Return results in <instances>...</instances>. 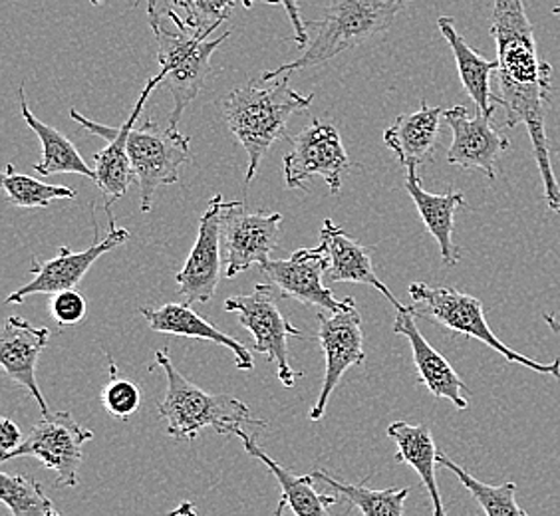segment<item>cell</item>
Masks as SVG:
<instances>
[{
	"instance_id": "cell-39",
	"label": "cell",
	"mask_w": 560,
	"mask_h": 516,
	"mask_svg": "<svg viewBox=\"0 0 560 516\" xmlns=\"http://www.w3.org/2000/svg\"><path fill=\"white\" fill-rule=\"evenodd\" d=\"M260 2H267V4H272V7L280 4V0H260ZM241 4H243L245 9H250V7H253V0H241Z\"/></svg>"
},
{
	"instance_id": "cell-11",
	"label": "cell",
	"mask_w": 560,
	"mask_h": 516,
	"mask_svg": "<svg viewBox=\"0 0 560 516\" xmlns=\"http://www.w3.org/2000/svg\"><path fill=\"white\" fill-rule=\"evenodd\" d=\"M345 301V308L338 313H330V316L318 313V342L323 345L326 357V372L323 389L311 409V421L323 420L330 396L335 394L336 386L340 384L346 372L366 362L362 316L358 313L352 296Z\"/></svg>"
},
{
	"instance_id": "cell-22",
	"label": "cell",
	"mask_w": 560,
	"mask_h": 516,
	"mask_svg": "<svg viewBox=\"0 0 560 516\" xmlns=\"http://www.w3.org/2000/svg\"><path fill=\"white\" fill-rule=\"evenodd\" d=\"M406 172V191L410 194L428 233L440 245L443 265L455 267L462 260V248L453 243V226L457 209L467 204L465 195L455 189L442 195L430 194L421 185L418 167L411 165Z\"/></svg>"
},
{
	"instance_id": "cell-27",
	"label": "cell",
	"mask_w": 560,
	"mask_h": 516,
	"mask_svg": "<svg viewBox=\"0 0 560 516\" xmlns=\"http://www.w3.org/2000/svg\"><path fill=\"white\" fill-rule=\"evenodd\" d=\"M19 106L26 126L33 129L38 136V140L43 143V162L34 165V172L43 177L56 175V173H78L90 177L92 181H96V173L90 169V165L84 162V157L80 155V151L75 150L74 143L66 138L65 133H60L52 126H46L40 119L34 116L28 104H26V94H24V84L19 86Z\"/></svg>"
},
{
	"instance_id": "cell-9",
	"label": "cell",
	"mask_w": 560,
	"mask_h": 516,
	"mask_svg": "<svg viewBox=\"0 0 560 516\" xmlns=\"http://www.w3.org/2000/svg\"><path fill=\"white\" fill-rule=\"evenodd\" d=\"M223 308L225 313L237 314L238 322L253 333L255 352L277 364L282 386L292 387L296 377L304 376V372L292 370L287 345L289 338H304V333L294 328L289 318L280 313L275 286L257 284L250 294L226 298Z\"/></svg>"
},
{
	"instance_id": "cell-20",
	"label": "cell",
	"mask_w": 560,
	"mask_h": 516,
	"mask_svg": "<svg viewBox=\"0 0 560 516\" xmlns=\"http://www.w3.org/2000/svg\"><path fill=\"white\" fill-rule=\"evenodd\" d=\"M320 248L330 260V269L326 272L328 284L354 282V284L372 286L388 298L389 304L396 308V313L408 308L389 292L382 280L377 279L376 270L372 265V248L364 247L350 235H346L345 228L336 226L330 219L324 221L323 231H320Z\"/></svg>"
},
{
	"instance_id": "cell-3",
	"label": "cell",
	"mask_w": 560,
	"mask_h": 516,
	"mask_svg": "<svg viewBox=\"0 0 560 516\" xmlns=\"http://www.w3.org/2000/svg\"><path fill=\"white\" fill-rule=\"evenodd\" d=\"M153 366H160L167 379L165 398L158 406L160 418L167 425V435L175 442H195L203 430L237 437L238 431L253 430L257 435L269 427V421L257 420L247 403L226 394H207L191 384L173 366L167 348L155 352Z\"/></svg>"
},
{
	"instance_id": "cell-26",
	"label": "cell",
	"mask_w": 560,
	"mask_h": 516,
	"mask_svg": "<svg viewBox=\"0 0 560 516\" xmlns=\"http://www.w3.org/2000/svg\"><path fill=\"white\" fill-rule=\"evenodd\" d=\"M238 439L243 442L245 452L255 457L257 461L262 462L270 473L277 477L280 489H282V496L287 499L289 508L296 516H330L328 508L336 505L340 501V495H323L314 489V481L316 477L311 474H294L291 469H284L282 465L275 461L267 453L260 449L255 435L248 431H238Z\"/></svg>"
},
{
	"instance_id": "cell-40",
	"label": "cell",
	"mask_w": 560,
	"mask_h": 516,
	"mask_svg": "<svg viewBox=\"0 0 560 516\" xmlns=\"http://www.w3.org/2000/svg\"><path fill=\"white\" fill-rule=\"evenodd\" d=\"M552 14H555V16H559L560 19V4L559 7H555V9H552Z\"/></svg>"
},
{
	"instance_id": "cell-31",
	"label": "cell",
	"mask_w": 560,
	"mask_h": 516,
	"mask_svg": "<svg viewBox=\"0 0 560 516\" xmlns=\"http://www.w3.org/2000/svg\"><path fill=\"white\" fill-rule=\"evenodd\" d=\"M0 501L12 516H50L55 511L43 484L26 474L0 473Z\"/></svg>"
},
{
	"instance_id": "cell-34",
	"label": "cell",
	"mask_w": 560,
	"mask_h": 516,
	"mask_svg": "<svg viewBox=\"0 0 560 516\" xmlns=\"http://www.w3.org/2000/svg\"><path fill=\"white\" fill-rule=\"evenodd\" d=\"M50 313L58 326H74L86 318V298L80 292H75V289L58 292L50 302Z\"/></svg>"
},
{
	"instance_id": "cell-30",
	"label": "cell",
	"mask_w": 560,
	"mask_h": 516,
	"mask_svg": "<svg viewBox=\"0 0 560 516\" xmlns=\"http://www.w3.org/2000/svg\"><path fill=\"white\" fill-rule=\"evenodd\" d=\"M2 189L14 207L21 209H34V207H48L58 199H74L75 191L72 187L62 185H48L19 173L12 165H7V172L2 175Z\"/></svg>"
},
{
	"instance_id": "cell-7",
	"label": "cell",
	"mask_w": 560,
	"mask_h": 516,
	"mask_svg": "<svg viewBox=\"0 0 560 516\" xmlns=\"http://www.w3.org/2000/svg\"><path fill=\"white\" fill-rule=\"evenodd\" d=\"M191 140L177 128H162L148 119L128 138V155L140 185L141 211L150 213L160 187L179 181V169L191 163Z\"/></svg>"
},
{
	"instance_id": "cell-36",
	"label": "cell",
	"mask_w": 560,
	"mask_h": 516,
	"mask_svg": "<svg viewBox=\"0 0 560 516\" xmlns=\"http://www.w3.org/2000/svg\"><path fill=\"white\" fill-rule=\"evenodd\" d=\"M24 442L22 439L21 427L14 423V421L9 420V418H2L0 420V449L2 453H11Z\"/></svg>"
},
{
	"instance_id": "cell-17",
	"label": "cell",
	"mask_w": 560,
	"mask_h": 516,
	"mask_svg": "<svg viewBox=\"0 0 560 516\" xmlns=\"http://www.w3.org/2000/svg\"><path fill=\"white\" fill-rule=\"evenodd\" d=\"M223 195H215L206 213L199 219L197 241L185 260L182 270L175 274L179 294L185 301L209 302L215 296L219 280H221V211H223Z\"/></svg>"
},
{
	"instance_id": "cell-6",
	"label": "cell",
	"mask_w": 560,
	"mask_h": 516,
	"mask_svg": "<svg viewBox=\"0 0 560 516\" xmlns=\"http://www.w3.org/2000/svg\"><path fill=\"white\" fill-rule=\"evenodd\" d=\"M408 292L413 302L411 306L416 308L418 316H425L428 320L440 324L450 332L464 333L467 338L479 340L481 344L495 350L497 354L503 355L511 364H518L537 374L560 379V357L552 360L550 364H542L503 344L497 338V333L489 328L483 313V302L479 298L459 292L453 286H431L428 282H411Z\"/></svg>"
},
{
	"instance_id": "cell-2",
	"label": "cell",
	"mask_w": 560,
	"mask_h": 516,
	"mask_svg": "<svg viewBox=\"0 0 560 516\" xmlns=\"http://www.w3.org/2000/svg\"><path fill=\"white\" fill-rule=\"evenodd\" d=\"M148 22L158 40V60L163 74V86L172 92L173 112L170 128H177L185 109L206 87L211 56L225 44L231 31L215 40H207L175 12L172 0H145Z\"/></svg>"
},
{
	"instance_id": "cell-42",
	"label": "cell",
	"mask_w": 560,
	"mask_h": 516,
	"mask_svg": "<svg viewBox=\"0 0 560 516\" xmlns=\"http://www.w3.org/2000/svg\"><path fill=\"white\" fill-rule=\"evenodd\" d=\"M50 516H62V515H58V513H56V511H52V513H50Z\"/></svg>"
},
{
	"instance_id": "cell-12",
	"label": "cell",
	"mask_w": 560,
	"mask_h": 516,
	"mask_svg": "<svg viewBox=\"0 0 560 516\" xmlns=\"http://www.w3.org/2000/svg\"><path fill=\"white\" fill-rule=\"evenodd\" d=\"M160 84H163L162 72L150 78V82L145 84L138 102H136V106L131 109L130 118L126 119L119 128H108L104 124L84 118L78 109H70V118L74 119L75 124H80L82 128L90 131V133H94L97 138L108 141V145L104 150L94 153V165H96V169H94L96 181L94 184L100 187V191L104 195L106 209L128 194L131 181L136 179L130 155H128V138H130V131L140 118L141 112L145 108L151 92Z\"/></svg>"
},
{
	"instance_id": "cell-23",
	"label": "cell",
	"mask_w": 560,
	"mask_h": 516,
	"mask_svg": "<svg viewBox=\"0 0 560 516\" xmlns=\"http://www.w3.org/2000/svg\"><path fill=\"white\" fill-rule=\"evenodd\" d=\"M140 314L148 320L153 332L197 338V340L223 345L235 354V366L238 370L248 372L255 367L253 354L248 352L247 345L241 344L229 333L221 332L213 324L207 322L206 318H201L199 314L195 313L191 304L167 302V304L155 306V308H140Z\"/></svg>"
},
{
	"instance_id": "cell-5",
	"label": "cell",
	"mask_w": 560,
	"mask_h": 516,
	"mask_svg": "<svg viewBox=\"0 0 560 516\" xmlns=\"http://www.w3.org/2000/svg\"><path fill=\"white\" fill-rule=\"evenodd\" d=\"M411 0H330L318 21L306 22L313 40L299 60L279 66L262 74L265 82H275L304 68L324 64L346 50H352L370 38L389 31L399 12Z\"/></svg>"
},
{
	"instance_id": "cell-25",
	"label": "cell",
	"mask_w": 560,
	"mask_h": 516,
	"mask_svg": "<svg viewBox=\"0 0 560 516\" xmlns=\"http://www.w3.org/2000/svg\"><path fill=\"white\" fill-rule=\"evenodd\" d=\"M388 437L394 439L398 447L396 461L410 465L411 469L420 474L421 483L425 486L433 505V516H447L438 479H435V465L440 462H438V449L431 437L430 427L411 425L408 421H394L388 427Z\"/></svg>"
},
{
	"instance_id": "cell-16",
	"label": "cell",
	"mask_w": 560,
	"mask_h": 516,
	"mask_svg": "<svg viewBox=\"0 0 560 516\" xmlns=\"http://www.w3.org/2000/svg\"><path fill=\"white\" fill-rule=\"evenodd\" d=\"M489 114L477 109L475 116H469L465 106H455L443 112V119L453 133L452 145L447 151V163L462 169H479L487 179L495 181V163L511 145L505 136H501Z\"/></svg>"
},
{
	"instance_id": "cell-1",
	"label": "cell",
	"mask_w": 560,
	"mask_h": 516,
	"mask_svg": "<svg viewBox=\"0 0 560 516\" xmlns=\"http://www.w3.org/2000/svg\"><path fill=\"white\" fill-rule=\"evenodd\" d=\"M497 46L499 106L505 108L509 129L525 126L539 167L545 199L560 215V185L550 163L547 108L552 94V66L539 55L535 28L528 21L525 0H495L491 28Z\"/></svg>"
},
{
	"instance_id": "cell-38",
	"label": "cell",
	"mask_w": 560,
	"mask_h": 516,
	"mask_svg": "<svg viewBox=\"0 0 560 516\" xmlns=\"http://www.w3.org/2000/svg\"><path fill=\"white\" fill-rule=\"evenodd\" d=\"M287 505H289V503H287V499L282 496L279 501V505L275 508V516H284V508H287Z\"/></svg>"
},
{
	"instance_id": "cell-37",
	"label": "cell",
	"mask_w": 560,
	"mask_h": 516,
	"mask_svg": "<svg viewBox=\"0 0 560 516\" xmlns=\"http://www.w3.org/2000/svg\"><path fill=\"white\" fill-rule=\"evenodd\" d=\"M195 508H197V506H195L194 503L185 501V503H182L177 508H173L172 513L167 516H197Z\"/></svg>"
},
{
	"instance_id": "cell-21",
	"label": "cell",
	"mask_w": 560,
	"mask_h": 516,
	"mask_svg": "<svg viewBox=\"0 0 560 516\" xmlns=\"http://www.w3.org/2000/svg\"><path fill=\"white\" fill-rule=\"evenodd\" d=\"M443 108H430L421 102V108L410 114H399L384 131V143L396 153L398 162L408 167H420L433 162L435 148L442 133Z\"/></svg>"
},
{
	"instance_id": "cell-18",
	"label": "cell",
	"mask_w": 560,
	"mask_h": 516,
	"mask_svg": "<svg viewBox=\"0 0 560 516\" xmlns=\"http://www.w3.org/2000/svg\"><path fill=\"white\" fill-rule=\"evenodd\" d=\"M416 316L418 313L413 306L399 310L396 314L394 332L408 338L421 384L428 387L433 398L447 399L462 411L469 409V399L465 398L469 389L465 386L464 379L453 370L452 364L423 338L416 322Z\"/></svg>"
},
{
	"instance_id": "cell-4",
	"label": "cell",
	"mask_w": 560,
	"mask_h": 516,
	"mask_svg": "<svg viewBox=\"0 0 560 516\" xmlns=\"http://www.w3.org/2000/svg\"><path fill=\"white\" fill-rule=\"evenodd\" d=\"M289 80L291 75H282L270 87L247 82L245 86L235 87L223 102L226 128L247 151L245 189L255 179L270 145L287 136L289 119L313 106L314 94H299Z\"/></svg>"
},
{
	"instance_id": "cell-13",
	"label": "cell",
	"mask_w": 560,
	"mask_h": 516,
	"mask_svg": "<svg viewBox=\"0 0 560 516\" xmlns=\"http://www.w3.org/2000/svg\"><path fill=\"white\" fill-rule=\"evenodd\" d=\"M280 213L248 211L245 203L231 201L221 211V233L226 253V279H235L250 267L269 262L279 247Z\"/></svg>"
},
{
	"instance_id": "cell-24",
	"label": "cell",
	"mask_w": 560,
	"mask_h": 516,
	"mask_svg": "<svg viewBox=\"0 0 560 516\" xmlns=\"http://www.w3.org/2000/svg\"><path fill=\"white\" fill-rule=\"evenodd\" d=\"M438 28L452 48L459 80L464 84L465 92L474 99L475 108L493 116V112L499 106V97L493 94V87H491V75L499 70L497 58L487 60L486 56L475 52L474 48L465 43L464 36L457 33L455 22L450 16H440Z\"/></svg>"
},
{
	"instance_id": "cell-28",
	"label": "cell",
	"mask_w": 560,
	"mask_h": 516,
	"mask_svg": "<svg viewBox=\"0 0 560 516\" xmlns=\"http://www.w3.org/2000/svg\"><path fill=\"white\" fill-rule=\"evenodd\" d=\"M313 474L316 481L328 484L336 495L346 499L348 505L354 506L364 516H404V505L411 493L410 486L374 491L368 486V479L358 484L340 483L323 469H316Z\"/></svg>"
},
{
	"instance_id": "cell-19",
	"label": "cell",
	"mask_w": 560,
	"mask_h": 516,
	"mask_svg": "<svg viewBox=\"0 0 560 516\" xmlns=\"http://www.w3.org/2000/svg\"><path fill=\"white\" fill-rule=\"evenodd\" d=\"M48 342V328H36L21 316H11L7 320L0 338V364L4 374L33 396L43 415H48L50 411L36 382V366Z\"/></svg>"
},
{
	"instance_id": "cell-15",
	"label": "cell",
	"mask_w": 560,
	"mask_h": 516,
	"mask_svg": "<svg viewBox=\"0 0 560 516\" xmlns=\"http://www.w3.org/2000/svg\"><path fill=\"white\" fill-rule=\"evenodd\" d=\"M260 274L269 280L280 296L294 298L304 306H316L328 313H338L346 301H336L335 294L324 282L330 260L323 248H299L291 257L269 260L260 265Z\"/></svg>"
},
{
	"instance_id": "cell-10",
	"label": "cell",
	"mask_w": 560,
	"mask_h": 516,
	"mask_svg": "<svg viewBox=\"0 0 560 516\" xmlns=\"http://www.w3.org/2000/svg\"><path fill=\"white\" fill-rule=\"evenodd\" d=\"M289 141L291 151L282 160L287 187L308 191L313 179L323 177L330 194H340L342 175L352 169L354 163L350 162L336 126L314 119Z\"/></svg>"
},
{
	"instance_id": "cell-14",
	"label": "cell",
	"mask_w": 560,
	"mask_h": 516,
	"mask_svg": "<svg viewBox=\"0 0 560 516\" xmlns=\"http://www.w3.org/2000/svg\"><path fill=\"white\" fill-rule=\"evenodd\" d=\"M106 213L109 216L108 237L96 241L92 247L82 253H74L68 247H62L55 258H50L46 262H38V258L33 257L31 265H33L34 279L9 294L7 304H22L34 294L55 296L58 292L72 291L86 277L88 270L96 265L97 258L109 253L112 248L124 245L130 238V231L116 226L112 207L106 209Z\"/></svg>"
},
{
	"instance_id": "cell-8",
	"label": "cell",
	"mask_w": 560,
	"mask_h": 516,
	"mask_svg": "<svg viewBox=\"0 0 560 516\" xmlns=\"http://www.w3.org/2000/svg\"><path fill=\"white\" fill-rule=\"evenodd\" d=\"M94 439V433L84 430L72 418L70 411H58L43 415L28 437L11 453H2L0 461H12L19 457H34L46 469L55 471L56 486L74 489L78 471L84 459V445Z\"/></svg>"
},
{
	"instance_id": "cell-41",
	"label": "cell",
	"mask_w": 560,
	"mask_h": 516,
	"mask_svg": "<svg viewBox=\"0 0 560 516\" xmlns=\"http://www.w3.org/2000/svg\"><path fill=\"white\" fill-rule=\"evenodd\" d=\"M90 2H92V4H104V2H108V0H90Z\"/></svg>"
},
{
	"instance_id": "cell-35",
	"label": "cell",
	"mask_w": 560,
	"mask_h": 516,
	"mask_svg": "<svg viewBox=\"0 0 560 516\" xmlns=\"http://www.w3.org/2000/svg\"><path fill=\"white\" fill-rule=\"evenodd\" d=\"M280 4L284 7V11L291 19L292 28H294V43L301 48L306 50L311 44V34L306 28V22L302 21L301 9H299V0H280Z\"/></svg>"
},
{
	"instance_id": "cell-29",
	"label": "cell",
	"mask_w": 560,
	"mask_h": 516,
	"mask_svg": "<svg viewBox=\"0 0 560 516\" xmlns=\"http://www.w3.org/2000/svg\"><path fill=\"white\" fill-rule=\"evenodd\" d=\"M438 462L459 479V483L469 491V495L474 496L475 503L481 506L486 516H528L525 508H521L517 503V483H481L443 453H438Z\"/></svg>"
},
{
	"instance_id": "cell-32",
	"label": "cell",
	"mask_w": 560,
	"mask_h": 516,
	"mask_svg": "<svg viewBox=\"0 0 560 516\" xmlns=\"http://www.w3.org/2000/svg\"><path fill=\"white\" fill-rule=\"evenodd\" d=\"M108 384L102 389V406L116 420L128 421L140 409L141 391L131 379L119 376L116 362L108 355Z\"/></svg>"
},
{
	"instance_id": "cell-33",
	"label": "cell",
	"mask_w": 560,
	"mask_h": 516,
	"mask_svg": "<svg viewBox=\"0 0 560 516\" xmlns=\"http://www.w3.org/2000/svg\"><path fill=\"white\" fill-rule=\"evenodd\" d=\"M175 9H184V21L199 33H215L229 21L238 0H172Z\"/></svg>"
}]
</instances>
